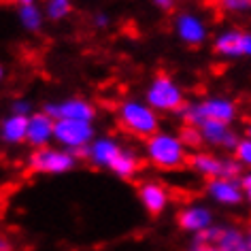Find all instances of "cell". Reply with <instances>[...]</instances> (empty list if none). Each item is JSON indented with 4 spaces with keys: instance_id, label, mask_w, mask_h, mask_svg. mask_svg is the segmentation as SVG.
Masks as SVG:
<instances>
[{
    "instance_id": "4316f807",
    "label": "cell",
    "mask_w": 251,
    "mask_h": 251,
    "mask_svg": "<svg viewBox=\"0 0 251 251\" xmlns=\"http://www.w3.org/2000/svg\"><path fill=\"white\" fill-rule=\"evenodd\" d=\"M9 2V0H0V4H7Z\"/></svg>"
},
{
    "instance_id": "9c48e42d",
    "label": "cell",
    "mask_w": 251,
    "mask_h": 251,
    "mask_svg": "<svg viewBox=\"0 0 251 251\" xmlns=\"http://www.w3.org/2000/svg\"><path fill=\"white\" fill-rule=\"evenodd\" d=\"M139 196H141V200L147 206V211L151 213L153 217H158L162 213V209H164V204H166V192L162 190L160 185H155V183L139 185Z\"/></svg>"
},
{
    "instance_id": "30bf717a",
    "label": "cell",
    "mask_w": 251,
    "mask_h": 251,
    "mask_svg": "<svg viewBox=\"0 0 251 251\" xmlns=\"http://www.w3.org/2000/svg\"><path fill=\"white\" fill-rule=\"evenodd\" d=\"M215 49L222 53H251V36L243 32L226 34L224 39L217 41Z\"/></svg>"
},
{
    "instance_id": "cb8c5ba5",
    "label": "cell",
    "mask_w": 251,
    "mask_h": 251,
    "mask_svg": "<svg viewBox=\"0 0 251 251\" xmlns=\"http://www.w3.org/2000/svg\"><path fill=\"white\" fill-rule=\"evenodd\" d=\"M243 185H245V190H251V177H245Z\"/></svg>"
},
{
    "instance_id": "7a4b0ae2",
    "label": "cell",
    "mask_w": 251,
    "mask_h": 251,
    "mask_svg": "<svg viewBox=\"0 0 251 251\" xmlns=\"http://www.w3.org/2000/svg\"><path fill=\"white\" fill-rule=\"evenodd\" d=\"M149 153H151L155 166L160 168H181L187 164V155H183L179 143L168 136H153L149 141Z\"/></svg>"
},
{
    "instance_id": "8fae6325",
    "label": "cell",
    "mask_w": 251,
    "mask_h": 251,
    "mask_svg": "<svg viewBox=\"0 0 251 251\" xmlns=\"http://www.w3.org/2000/svg\"><path fill=\"white\" fill-rule=\"evenodd\" d=\"M202 134L213 143H222V145H234V136L226 130L224 122H215V119H202L198 122Z\"/></svg>"
},
{
    "instance_id": "ffe728a7",
    "label": "cell",
    "mask_w": 251,
    "mask_h": 251,
    "mask_svg": "<svg viewBox=\"0 0 251 251\" xmlns=\"http://www.w3.org/2000/svg\"><path fill=\"white\" fill-rule=\"evenodd\" d=\"M68 11V0H51V7H49V13L53 17H62Z\"/></svg>"
},
{
    "instance_id": "44dd1931",
    "label": "cell",
    "mask_w": 251,
    "mask_h": 251,
    "mask_svg": "<svg viewBox=\"0 0 251 251\" xmlns=\"http://www.w3.org/2000/svg\"><path fill=\"white\" fill-rule=\"evenodd\" d=\"M22 17H24V22L28 24V28H36L39 26V13L32 9V7H26L22 11Z\"/></svg>"
},
{
    "instance_id": "7c38bea8",
    "label": "cell",
    "mask_w": 251,
    "mask_h": 251,
    "mask_svg": "<svg viewBox=\"0 0 251 251\" xmlns=\"http://www.w3.org/2000/svg\"><path fill=\"white\" fill-rule=\"evenodd\" d=\"M47 113L49 115L66 117V119H81V122L92 117V109L83 102H68V104H62V106H49Z\"/></svg>"
},
{
    "instance_id": "83f0119b",
    "label": "cell",
    "mask_w": 251,
    "mask_h": 251,
    "mask_svg": "<svg viewBox=\"0 0 251 251\" xmlns=\"http://www.w3.org/2000/svg\"><path fill=\"white\" fill-rule=\"evenodd\" d=\"M245 122H249V124H251V117H249V119H247V117H245ZM249 132H251V130H249Z\"/></svg>"
},
{
    "instance_id": "f1b7e54d",
    "label": "cell",
    "mask_w": 251,
    "mask_h": 251,
    "mask_svg": "<svg viewBox=\"0 0 251 251\" xmlns=\"http://www.w3.org/2000/svg\"><path fill=\"white\" fill-rule=\"evenodd\" d=\"M247 192H249V196H251V190H247Z\"/></svg>"
},
{
    "instance_id": "484cf974",
    "label": "cell",
    "mask_w": 251,
    "mask_h": 251,
    "mask_svg": "<svg viewBox=\"0 0 251 251\" xmlns=\"http://www.w3.org/2000/svg\"><path fill=\"white\" fill-rule=\"evenodd\" d=\"M20 2H26V4H30V2H32V0H20Z\"/></svg>"
},
{
    "instance_id": "d4e9b609",
    "label": "cell",
    "mask_w": 251,
    "mask_h": 251,
    "mask_svg": "<svg viewBox=\"0 0 251 251\" xmlns=\"http://www.w3.org/2000/svg\"><path fill=\"white\" fill-rule=\"evenodd\" d=\"M247 251H251V226H249V236H247Z\"/></svg>"
},
{
    "instance_id": "2e32d148",
    "label": "cell",
    "mask_w": 251,
    "mask_h": 251,
    "mask_svg": "<svg viewBox=\"0 0 251 251\" xmlns=\"http://www.w3.org/2000/svg\"><path fill=\"white\" fill-rule=\"evenodd\" d=\"M28 128H30V124L22 115L11 117L9 122L4 124V139L7 141H22L24 134L28 132Z\"/></svg>"
},
{
    "instance_id": "5b68a950",
    "label": "cell",
    "mask_w": 251,
    "mask_h": 251,
    "mask_svg": "<svg viewBox=\"0 0 251 251\" xmlns=\"http://www.w3.org/2000/svg\"><path fill=\"white\" fill-rule=\"evenodd\" d=\"M73 158L66 153H58V151H47V149H41V151H34L32 158H30V171L32 173H60L71 168Z\"/></svg>"
},
{
    "instance_id": "603a6c76",
    "label": "cell",
    "mask_w": 251,
    "mask_h": 251,
    "mask_svg": "<svg viewBox=\"0 0 251 251\" xmlns=\"http://www.w3.org/2000/svg\"><path fill=\"white\" fill-rule=\"evenodd\" d=\"M158 4H160V7H164V9H171L173 0H158Z\"/></svg>"
},
{
    "instance_id": "7402d4cb",
    "label": "cell",
    "mask_w": 251,
    "mask_h": 251,
    "mask_svg": "<svg viewBox=\"0 0 251 251\" xmlns=\"http://www.w3.org/2000/svg\"><path fill=\"white\" fill-rule=\"evenodd\" d=\"M0 251H13V247H11V243H9L2 234H0Z\"/></svg>"
},
{
    "instance_id": "d6986e66",
    "label": "cell",
    "mask_w": 251,
    "mask_h": 251,
    "mask_svg": "<svg viewBox=\"0 0 251 251\" xmlns=\"http://www.w3.org/2000/svg\"><path fill=\"white\" fill-rule=\"evenodd\" d=\"M234 153H236V158L241 162H245V164H251V141L241 143V145L236 147Z\"/></svg>"
},
{
    "instance_id": "5bb4252c",
    "label": "cell",
    "mask_w": 251,
    "mask_h": 251,
    "mask_svg": "<svg viewBox=\"0 0 251 251\" xmlns=\"http://www.w3.org/2000/svg\"><path fill=\"white\" fill-rule=\"evenodd\" d=\"M49 130H51V122H49V117L47 115H36V117H32V122H30L28 136H30V141L32 143L41 145V143L49 136Z\"/></svg>"
},
{
    "instance_id": "ba28073f",
    "label": "cell",
    "mask_w": 251,
    "mask_h": 251,
    "mask_svg": "<svg viewBox=\"0 0 251 251\" xmlns=\"http://www.w3.org/2000/svg\"><path fill=\"white\" fill-rule=\"evenodd\" d=\"M149 100L151 104L160 106V109H181V96L173 87V83L166 77H158L155 85L149 92Z\"/></svg>"
},
{
    "instance_id": "52a82bcc",
    "label": "cell",
    "mask_w": 251,
    "mask_h": 251,
    "mask_svg": "<svg viewBox=\"0 0 251 251\" xmlns=\"http://www.w3.org/2000/svg\"><path fill=\"white\" fill-rule=\"evenodd\" d=\"M55 134H58L60 141L68 143V145H81L92 136V130L81 119H62L55 126Z\"/></svg>"
},
{
    "instance_id": "8992f818",
    "label": "cell",
    "mask_w": 251,
    "mask_h": 251,
    "mask_svg": "<svg viewBox=\"0 0 251 251\" xmlns=\"http://www.w3.org/2000/svg\"><path fill=\"white\" fill-rule=\"evenodd\" d=\"M187 164L200 168V171L206 173L211 179L222 177V179L228 181V179L236 177V175L241 173V168H238L236 164H224V162L211 158V155H204V153L202 155H192V158H187Z\"/></svg>"
},
{
    "instance_id": "6da1fadb",
    "label": "cell",
    "mask_w": 251,
    "mask_h": 251,
    "mask_svg": "<svg viewBox=\"0 0 251 251\" xmlns=\"http://www.w3.org/2000/svg\"><path fill=\"white\" fill-rule=\"evenodd\" d=\"M190 251H247V243L236 230L204 228L194 238Z\"/></svg>"
},
{
    "instance_id": "9a60e30c",
    "label": "cell",
    "mask_w": 251,
    "mask_h": 251,
    "mask_svg": "<svg viewBox=\"0 0 251 251\" xmlns=\"http://www.w3.org/2000/svg\"><path fill=\"white\" fill-rule=\"evenodd\" d=\"M211 192L215 194L219 200H224V202H238V200H241V194H238L234 183H230V181H226V179H215L213 181Z\"/></svg>"
},
{
    "instance_id": "e0dca14e",
    "label": "cell",
    "mask_w": 251,
    "mask_h": 251,
    "mask_svg": "<svg viewBox=\"0 0 251 251\" xmlns=\"http://www.w3.org/2000/svg\"><path fill=\"white\" fill-rule=\"evenodd\" d=\"M179 28H181V34H183V39L185 41H190V43H200L202 41V26L194 20V17H181V22H179Z\"/></svg>"
},
{
    "instance_id": "ac0fdd59",
    "label": "cell",
    "mask_w": 251,
    "mask_h": 251,
    "mask_svg": "<svg viewBox=\"0 0 251 251\" xmlns=\"http://www.w3.org/2000/svg\"><path fill=\"white\" fill-rule=\"evenodd\" d=\"M181 141H183L187 147L196 149V147L202 145V132H198L194 124H185L183 128H181Z\"/></svg>"
},
{
    "instance_id": "277c9868",
    "label": "cell",
    "mask_w": 251,
    "mask_h": 251,
    "mask_svg": "<svg viewBox=\"0 0 251 251\" xmlns=\"http://www.w3.org/2000/svg\"><path fill=\"white\" fill-rule=\"evenodd\" d=\"M122 117H124L122 126H124V128H128L130 132H134L139 136L155 132V119H153V115L147 109L139 106V104H128L124 109Z\"/></svg>"
},
{
    "instance_id": "4fadbf2b",
    "label": "cell",
    "mask_w": 251,
    "mask_h": 251,
    "mask_svg": "<svg viewBox=\"0 0 251 251\" xmlns=\"http://www.w3.org/2000/svg\"><path fill=\"white\" fill-rule=\"evenodd\" d=\"M209 224V213L202 209H190L179 213V226L185 230H202Z\"/></svg>"
},
{
    "instance_id": "3957f363",
    "label": "cell",
    "mask_w": 251,
    "mask_h": 251,
    "mask_svg": "<svg viewBox=\"0 0 251 251\" xmlns=\"http://www.w3.org/2000/svg\"><path fill=\"white\" fill-rule=\"evenodd\" d=\"M94 155H96L98 162H102V164L111 166L113 171H117L119 175H124V177H128V175H132L136 168H141L143 162L130 158V155L122 153L119 149L113 145L109 141H100L96 147H94Z\"/></svg>"
}]
</instances>
